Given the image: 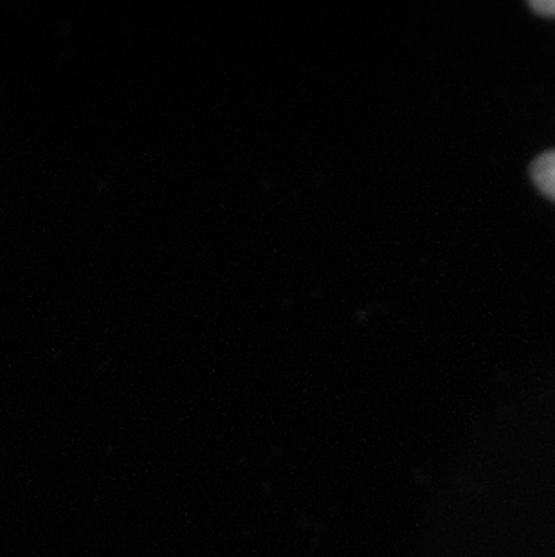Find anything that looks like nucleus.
Returning <instances> with one entry per match:
<instances>
[{"label": "nucleus", "mask_w": 555, "mask_h": 557, "mask_svg": "<svg viewBox=\"0 0 555 557\" xmlns=\"http://www.w3.org/2000/svg\"><path fill=\"white\" fill-rule=\"evenodd\" d=\"M532 180L546 197L555 200V150L535 159L532 164Z\"/></svg>", "instance_id": "f257e3e1"}, {"label": "nucleus", "mask_w": 555, "mask_h": 557, "mask_svg": "<svg viewBox=\"0 0 555 557\" xmlns=\"http://www.w3.org/2000/svg\"><path fill=\"white\" fill-rule=\"evenodd\" d=\"M530 8L541 15L555 16V0H532Z\"/></svg>", "instance_id": "f03ea898"}]
</instances>
